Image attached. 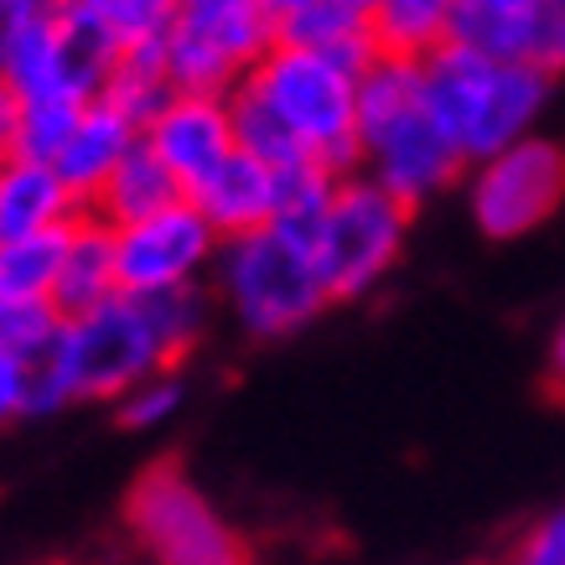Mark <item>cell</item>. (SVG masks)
<instances>
[{"label":"cell","mask_w":565,"mask_h":565,"mask_svg":"<svg viewBox=\"0 0 565 565\" xmlns=\"http://www.w3.org/2000/svg\"><path fill=\"white\" fill-rule=\"evenodd\" d=\"M451 11L457 0H379L369 11V32L384 57L426 63L430 52L451 42Z\"/></svg>","instance_id":"19"},{"label":"cell","mask_w":565,"mask_h":565,"mask_svg":"<svg viewBox=\"0 0 565 565\" xmlns=\"http://www.w3.org/2000/svg\"><path fill=\"white\" fill-rule=\"evenodd\" d=\"M140 146V125L130 115H120L115 104L104 99H88L78 109V125H73V136L63 140V151H57V177L78 192V203L88 207V198L104 188V177L120 167L125 156Z\"/></svg>","instance_id":"14"},{"label":"cell","mask_w":565,"mask_h":565,"mask_svg":"<svg viewBox=\"0 0 565 565\" xmlns=\"http://www.w3.org/2000/svg\"><path fill=\"white\" fill-rule=\"evenodd\" d=\"M223 234L203 218V207L192 198H177L151 218H136L115 228V270H120V291L130 296H161V291H188L213 270Z\"/></svg>","instance_id":"11"},{"label":"cell","mask_w":565,"mask_h":565,"mask_svg":"<svg viewBox=\"0 0 565 565\" xmlns=\"http://www.w3.org/2000/svg\"><path fill=\"white\" fill-rule=\"evenodd\" d=\"M550 0H457L451 11V47H472L482 57L534 63L545 52Z\"/></svg>","instance_id":"13"},{"label":"cell","mask_w":565,"mask_h":565,"mask_svg":"<svg viewBox=\"0 0 565 565\" xmlns=\"http://www.w3.org/2000/svg\"><path fill=\"white\" fill-rule=\"evenodd\" d=\"M57 307L52 301H32V296H11L0 291V353L6 359H26L36 363L47 353V343L57 338Z\"/></svg>","instance_id":"24"},{"label":"cell","mask_w":565,"mask_h":565,"mask_svg":"<svg viewBox=\"0 0 565 565\" xmlns=\"http://www.w3.org/2000/svg\"><path fill=\"white\" fill-rule=\"evenodd\" d=\"M509 565H565V503L540 514L530 530L519 534Z\"/></svg>","instance_id":"27"},{"label":"cell","mask_w":565,"mask_h":565,"mask_svg":"<svg viewBox=\"0 0 565 565\" xmlns=\"http://www.w3.org/2000/svg\"><path fill=\"white\" fill-rule=\"evenodd\" d=\"M207 327V301L198 286L161 296H130L63 317L57 338L36 359V415L68 411L84 399H120L136 379L177 369Z\"/></svg>","instance_id":"1"},{"label":"cell","mask_w":565,"mask_h":565,"mask_svg":"<svg viewBox=\"0 0 565 565\" xmlns=\"http://www.w3.org/2000/svg\"><path fill=\"white\" fill-rule=\"evenodd\" d=\"M555 6H565V0H555Z\"/></svg>","instance_id":"36"},{"label":"cell","mask_w":565,"mask_h":565,"mask_svg":"<svg viewBox=\"0 0 565 565\" xmlns=\"http://www.w3.org/2000/svg\"><path fill=\"white\" fill-rule=\"evenodd\" d=\"M565 203V146L540 130L467 167V213L482 239L514 244L545 228Z\"/></svg>","instance_id":"9"},{"label":"cell","mask_w":565,"mask_h":565,"mask_svg":"<svg viewBox=\"0 0 565 565\" xmlns=\"http://www.w3.org/2000/svg\"><path fill=\"white\" fill-rule=\"evenodd\" d=\"M172 94L177 88H172V78H167L161 42H136V47H125L120 57H115V68H109V84H104V99L115 104L120 115H130L140 130H146V120H151Z\"/></svg>","instance_id":"20"},{"label":"cell","mask_w":565,"mask_h":565,"mask_svg":"<svg viewBox=\"0 0 565 565\" xmlns=\"http://www.w3.org/2000/svg\"><path fill=\"white\" fill-rule=\"evenodd\" d=\"M17 115H21L17 94L0 84V151H6V156H11V136H17Z\"/></svg>","instance_id":"30"},{"label":"cell","mask_w":565,"mask_h":565,"mask_svg":"<svg viewBox=\"0 0 565 565\" xmlns=\"http://www.w3.org/2000/svg\"><path fill=\"white\" fill-rule=\"evenodd\" d=\"M78 213H84L78 192L57 177L52 161H26V156L0 161V239L47 234V228L73 223Z\"/></svg>","instance_id":"16"},{"label":"cell","mask_w":565,"mask_h":565,"mask_svg":"<svg viewBox=\"0 0 565 565\" xmlns=\"http://www.w3.org/2000/svg\"><path fill=\"white\" fill-rule=\"evenodd\" d=\"M177 198H188V192H182V182H177V177L167 172V167H161L146 146H136V151L125 156L115 172L104 177V188L88 198L84 213L104 218L109 228H125V223L151 218V213H161V207H172Z\"/></svg>","instance_id":"18"},{"label":"cell","mask_w":565,"mask_h":565,"mask_svg":"<svg viewBox=\"0 0 565 565\" xmlns=\"http://www.w3.org/2000/svg\"><path fill=\"white\" fill-rule=\"evenodd\" d=\"M545 384L555 399H565V317L550 332V353H545Z\"/></svg>","instance_id":"29"},{"label":"cell","mask_w":565,"mask_h":565,"mask_svg":"<svg viewBox=\"0 0 565 565\" xmlns=\"http://www.w3.org/2000/svg\"><path fill=\"white\" fill-rule=\"evenodd\" d=\"M47 565H68V561H47Z\"/></svg>","instance_id":"34"},{"label":"cell","mask_w":565,"mask_h":565,"mask_svg":"<svg viewBox=\"0 0 565 565\" xmlns=\"http://www.w3.org/2000/svg\"><path fill=\"white\" fill-rule=\"evenodd\" d=\"M275 47V21L259 0H218V6H182L161 36L167 78L182 94H234Z\"/></svg>","instance_id":"8"},{"label":"cell","mask_w":565,"mask_h":565,"mask_svg":"<svg viewBox=\"0 0 565 565\" xmlns=\"http://www.w3.org/2000/svg\"><path fill=\"white\" fill-rule=\"evenodd\" d=\"M363 57L322 47H291L275 42L244 78V94L270 115L301 161L348 177L359 167V78Z\"/></svg>","instance_id":"3"},{"label":"cell","mask_w":565,"mask_h":565,"mask_svg":"<svg viewBox=\"0 0 565 565\" xmlns=\"http://www.w3.org/2000/svg\"><path fill=\"white\" fill-rule=\"evenodd\" d=\"M338 182L343 177H332L327 167H311V161L275 172V228H286L296 239H311L327 203H332V192H338Z\"/></svg>","instance_id":"23"},{"label":"cell","mask_w":565,"mask_h":565,"mask_svg":"<svg viewBox=\"0 0 565 565\" xmlns=\"http://www.w3.org/2000/svg\"><path fill=\"white\" fill-rule=\"evenodd\" d=\"M411 207L374 188L369 177H343L327 203L311 255L322 270L327 301H363L394 275L405 244H411Z\"/></svg>","instance_id":"7"},{"label":"cell","mask_w":565,"mask_h":565,"mask_svg":"<svg viewBox=\"0 0 565 565\" xmlns=\"http://www.w3.org/2000/svg\"><path fill=\"white\" fill-rule=\"evenodd\" d=\"M115 57H120V42L63 6L52 21H36V26L17 32L0 84L17 94V104H36V99L88 104L104 94Z\"/></svg>","instance_id":"10"},{"label":"cell","mask_w":565,"mask_h":565,"mask_svg":"<svg viewBox=\"0 0 565 565\" xmlns=\"http://www.w3.org/2000/svg\"><path fill=\"white\" fill-rule=\"evenodd\" d=\"M188 198L203 207V218L218 228L223 239H234V234H249V228L275 223V167H265L249 151H234Z\"/></svg>","instance_id":"17"},{"label":"cell","mask_w":565,"mask_h":565,"mask_svg":"<svg viewBox=\"0 0 565 565\" xmlns=\"http://www.w3.org/2000/svg\"><path fill=\"white\" fill-rule=\"evenodd\" d=\"M182 6H218V0H182Z\"/></svg>","instance_id":"33"},{"label":"cell","mask_w":565,"mask_h":565,"mask_svg":"<svg viewBox=\"0 0 565 565\" xmlns=\"http://www.w3.org/2000/svg\"><path fill=\"white\" fill-rule=\"evenodd\" d=\"M353 6H359V11H363V17H369V11H374V6H379V0H353Z\"/></svg>","instance_id":"32"},{"label":"cell","mask_w":565,"mask_h":565,"mask_svg":"<svg viewBox=\"0 0 565 565\" xmlns=\"http://www.w3.org/2000/svg\"><path fill=\"white\" fill-rule=\"evenodd\" d=\"M63 239H68V223L47 228V234L0 239V291L52 301V280H57V265H63Z\"/></svg>","instance_id":"21"},{"label":"cell","mask_w":565,"mask_h":565,"mask_svg":"<svg viewBox=\"0 0 565 565\" xmlns=\"http://www.w3.org/2000/svg\"><path fill=\"white\" fill-rule=\"evenodd\" d=\"M125 524L146 565H255L244 530L177 462L140 472L125 498Z\"/></svg>","instance_id":"6"},{"label":"cell","mask_w":565,"mask_h":565,"mask_svg":"<svg viewBox=\"0 0 565 565\" xmlns=\"http://www.w3.org/2000/svg\"><path fill=\"white\" fill-rule=\"evenodd\" d=\"M78 109H84V104H68V99L21 104L17 136H11V156H26V161H57L63 140H68L73 125H78Z\"/></svg>","instance_id":"26"},{"label":"cell","mask_w":565,"mask_h":565,"mask_svg":"<svg viewBox=\"0 0 565 565\" xmlns=\"http://www.w3.org/2000/svg\"><path fill=\"white\" fill-rule=\"evenodd\" d=\"M182 405H188V379L177 369H156L115 399V420L125 430H161Z\"/></svg>","instance_id":"25"},{"label":"cell","mask_w":565,"mask_h":565,"mask_svg":"<svg viewBox=\"0 0 565 565\" xmlns=\"http://www.w3.org/2000/svg\"><path fill=\"white\" fill-rule=\"evenodd\" d=\"M359 167L363 177L390 198L411 207H426L467 172L462 151L451 146L441 120L430 115L420 63L384 57L363 68L359 78Z\"/></svg>","instance_id":"2"},{"label":"cell","mask_w":565,"mask_h":565,"mask_svg":"<svg viewBox=\"0 0 565 565\" xmlns=\"http://www.w3.org/2000/svg\"><path fill=\"white\" fill-rule=\"evenodd\" d=\"M213 270H218V296L228 317L249 338H265V343L291 338L332 307L317 255H311V239H296L275 223L223 239Z\"/></svg>","instance_id":"5"},{"label":"cell","mask_w":565,"mask_h":565,"mask_svg":"<svg viewBox=\"0 0 565 565\" xmlns=\"http://www.w3.org/2000/svg\"><path fill=\"white\" fill-rule=\"evenodd\" d=\"M0 161H6V151H0Z\"/></svg>","instance_id":"35"},{"label":"cell","mask_w":565,"mask_h":565,"mask_svg":"<svg viewBox=\"0 0 565 565\" xmlns=\"http://www.w3.org/2000/svg\"><path fill=\"white\" fill-rule=\"evenodd\" d=\"M63 6L115 36L120 52L136 47V42H161L177 11H182V0H63Z\"/></svg>","instance_id":"22"},{"label":"cell","mask_w":565,"mask_h":565,"mask_svg":"<svg viewBox=\"0 0 565 565\" xmlns=\"http://www.w3.org/2000/svg\"><path fill=\"white\" fill-rule=\"evenodd\" d=\"M140 146L182 182V192H192L213 167H223L228 156L239 151L228 94H182L177 88L172 99L146 120Z\"/></svg>","instance_id":"12"},{"label":"cell","mask_w":565,"mask_h":565,"mask_svg":"<svg viewBox=\"0 0 565 565\" xmlns=\"http://www.w3.org/2000/svg\"><path fill=\"white\" fill-rule=\"evenodd\" d=\"M550 84L555 78L534 63L482 57V52L451 47V42L420 63V88H426L430 115L441 120V130L462 151L467 167L534 136L550 109Z\"/></svg>","instance_id":"4"},{"label":"cell","mask_w":565,"mask_h":565,"mask_svg":"<svg viewBox=\"0 0 565 565\" xmlns=\"http://www.w3.org/2000/svg\"><path fill=\"white\" fill-rule=\"evenodd\" d=\"M120 296V270H115V228L94 213H78L63 239V265L52 280V307L57 317H84Z\"/></svg>","instance_id":"15"},{"label":"cell","mask_w":565,"mask_h":565,"mask_svg":"<svg viewBox=\"0 0 565 565\" xmlns=\"http://www.w3.org/2000/svg\"><path fill=\"white\" fill-rule=\"evenodd\" d=\"M17 17H11V6L0 0V78H6V57H11V42H17Z\"/></svg>","instance_id":"31"},{"label":"cell","mask_w":565,"mask_h":565,"mask_svg":"<svg viewBox=\"0 0 565 565\" xmlns=\"http://www.w3.org/2000/svg\"><path fill=\"white\" fill-rule=\"evenodd\" d=\"M36 415V363L0 353V426Z\"/></svg>","instance_id":"28"}]
</instances>
